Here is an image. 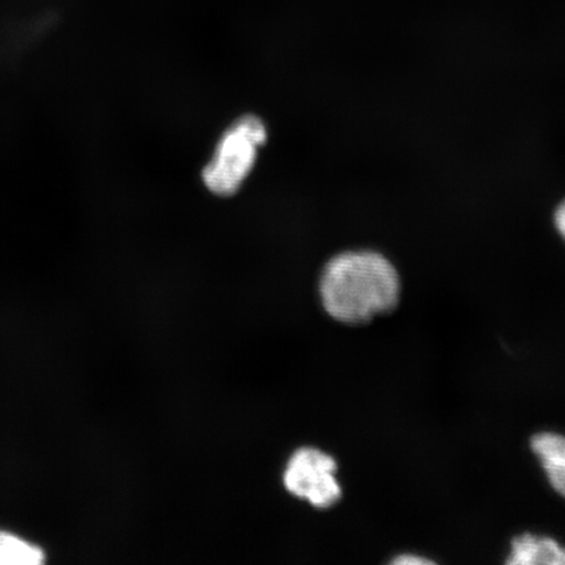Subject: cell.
<instances>
[{
  "label": "cell",
  "instance_id": "cell-6",
  "mask_svg": "<svg viewBox=\"0 0 565 565\" xmlns=\"http://www.w3.org/2000/svg\"><path fill=\"white\" fill-rule=\"evenodd\" d=\"M45 553L19 536L0 532V565H39Z\"/></svg>",
  "mask_w": 565,
  "mask_h": 565
},
{
  "label": "cell",
  "instance_id": "cell-4",
  "mask_svg": "<svg viewBox=\"0 0 565 565\" xmlns=\"http://www.w3.org/2000/svg\"><path fill=\"white\" fill-rule=\"evenodd\" d=\"M508 564L513 565H564L565 547L548 536L522 534L512 542Z\"/></svg>",
  "mask_w": 565,
  "mask_h": 565
},
{
  "label": "cell",
  "instance_id": "cell-8",
  "mask_svg": "<svg viewBox=\"0 0 565 565\" xmlns=\"http://www.w3.org/2000/svg\"><path fill=\"white\" fill-rule=\"evenodd\" d=\"M555 223L557 230H559L563 237L565 238V202H563L562 206L556 211Z\"/></svg>",
  "mask_w": 565,
  "mask_h": 565
},
{
  "label": "cell",
  "instance_id": "cell-2",
  "mask_svg": "<svg viewBox=\"0 0 565 565\" xmlns=\"http://www.w3.org/2000/svg\"><path fill=\"white\" fill-rule=\"evenodd\" d=\"M266 139L263 119L245 116L233 122L218 139L214 154L203 169L202 179L210 192L221 196L238 192L256 166L259 148Z\"/></svg>",
  "mask_w": 565,
  "mask_h": 565
},
{
  "label": "cell",
  "instance_id": "cell-5",
  "mask_svg": "<svg viewBox=\"0 0 565 565\" xmlns=\"http://www.w3.org/2000/svg\"><path fill=\"white\" fill-rule=\"evenodd\" d=\"M532 449L546 471L551 486L565 498V436L554 433L535 435Z\"/></svg>",
  "mask_w": 565,
  "mask_h": 565
},
{
  "label": "cell",
  "instance_id": "cell-3",
  "mask_svg": "<svg viewBox=\"0 0 565 565\" xmlns=\"http://www.w3.org/2000/svg\"><path fill=\"white\" fill-rule=\"evenodd\" d=\"M286 489L320 510L333 507L342 498L337 479V462L320 449L296 450L286 466Z\"/></svg>",
  "mask_w": 565,
  "mask_h": 565
},
{
  "label": "cell",
  "instance_id": "cell-7",
  "mask_svg": "<svg viewBox=\"0 0 565 565\" xmlns=\"http://www.w3.org/2000/svg\"><path fill=\"white\" fill-rule=\"evenodd\" d=\"M394 564H402V565H413V564H430L433 562H430L429 559H427V557H422V556H418V555H414V554H405V555H401L398 557H395V559L393 561Z\"/></svg>",
  "mask_w": 565,
  "mask_h": 565
},
{
  "label": "cell",
  "instance_id": "cell-1",
  "mask_svg": "<svg viewBox=\"0 0 565 565\" xmlns=\"http://www.w3.org/2000/svg\"><path fill=\"white\" fill-rule=\"evenodd\" d=\"M397 271L377 253L339 254L324 266L320 296L324 310L343 323L359 324L392 312L399 300Z\"/></svg>",
  "mask_w": 565,
  "mask_h": 565
}]
</instances>
